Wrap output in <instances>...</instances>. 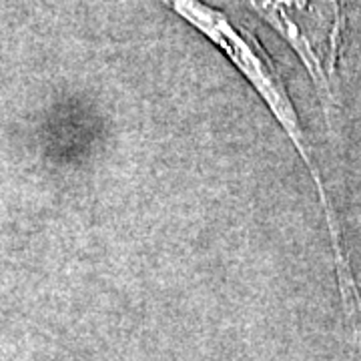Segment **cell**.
Returning <instances> with one entry per match:
<instances>
[{
	"mask_svg": "<svg viewBox=\"0 0 361 361\" xmlns=\"http://www.w3.org/2000/svg\"><path fill=\"white\" fill-rule=\"evenodd\" d=\"M163 4H167L173 13L179 14L183 20H187L215 47H219L261 97L273 118L285 130L287 139L293 142L301 161H310L311 145L299 123L293 101L285 89L283 77L259 40L245 26L237 25L229 14L201 0H163Z\"/></svg>",
	"mask_w": 361,
	"mask_h": 361,
	"instance_id": "6da1fadb",
	"label": "cell"
},
{
	"mask_svg": "<svg viewBox=\"0 0 361 361\" xmlns=\"http://www.w3.org/2000/svg\"><path fill=\"white\" fill-rule=\"evenodd\" d=\"M251 4L293 44L331 99L329 78L336 68L341 25L339 0H251Z\"/></svg>",
	"mask_w": 361,
	"mask_h": 361,
	"instance_id": "7a4b0ae2",
	"label": "cell"
}]
</instances>
